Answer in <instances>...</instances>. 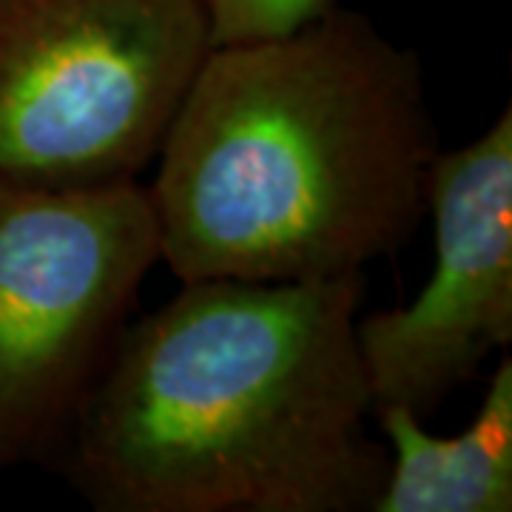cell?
Listing matches in <instances>:
<instances>
[{
  "label": "cell",
  "instance_id": "cell-6",
  "mask_svg": "<svg viewBox=\"0 0 512 512\" xmlns=\"http://www.w3.org/2000/svg\"><path fill=\"white\" fill-rule=\"evenodd\" d=\"M387 478L373 512L512 510V362L495 367L476 419L456 436H433L404 407H379Z\"/></svg>",
  "mask_w": 512,
  "mask_h": 512
},
{
  "label": "cell",
  "instance_id": "cell-3",
  "mask_svg": "<svg viewBox=\"0 0 512 512\" xmlns=\"http://www.w3.org/2000/svg\"><path fill=\"white\" fill-rule=\"evenodd\" d=\"M211 46L202 0H0V183H137Z\"/></svg>",
  "mask_w": 512,
  "mask_h": 512
},
{
  "label": "cell",
  "instance_id": "cell-1",
  "mask_svg": "<svg viewBox=\"0 0 512 512\" xmlns=\"http://www.w3.org/2000/svg\"><path fill=\"white\" fill-rule=\"evenodd\" d=\"M365 276L200 279L128 322L57 447L100 512H373Z\"/></svg>",
  "mask_w": 512,
  "mask_h": 512
},
{
  "label": "cell",
  "instance_id": "cell-4",
  "mask_svg": "<svg viewBox=\"0 0 512 512\" xmlns=\"http://www.w3.org/2000/svg\"><path fill=\"white\" fill-rule=\"evenodd\" d=\"M157 262L146 185L0 183V470L52 464Z\"/></svg>",
  "mask_w": 512,
  "mask_h": 512
},
{
  "label": "cell",
  "instance_id": "cell-5",
  "mask_svg": "<svg viewBox=\"0 0 512 512\" xmlns=\"http://www.w3.org/2000/svg\"><path fill=\"white\" fill-rule=\"evenodd\" d=\"M436 262L419 296L356 316L373 410L427 419L512 345V111L473 143L439 151L427 180Z\"/></svg>",
  "mask_w": 512,
  "mask_h": 512
},
{
  "label": "cell",
  "instance_id": "cell-7",
  "mask_svg": "<svg viewBox=\"0 0 512 512\" xmlns=\"http://www.w3.org/2000/svg\"><path fill=\"white\" fill-rule=\"evenodd\" d=\"M211 43H242L259 37L288 35L293 29L322 18L339 0H202Z\"/></svg>",
  "mask_w": 512,
  "mask_h": 512
},
{
  "label": "cell",
  "instance_id": "cell-2",
  "mask_svg": "<svg viewBox=\"0 0 512 512\" xmlns=\"http://www.w3.org/2000/svg\"><path fill=\"white\" fill-rule=\"evenodd\" d=\"M439 128L413 49L333 6L211 46L146 185L180 282L362 274L427 214Z\"/></svg>",
  "mask_w": 512,
  "mask_h": 512
}]
</instances>
